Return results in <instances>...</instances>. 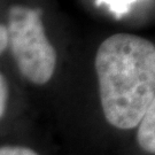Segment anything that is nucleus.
<instances>
[{
  "instance_id": "20e7f679",
  "label": "nucleus",
  "mask_w": 155,
  "mask_h": 155,
  "mask_svg": "<svg viewBox=\"0 0 155 155\" xmlns=\"http://www.w3.org/2000/svg\"><path fill=\"white\" fill-rule=\"evenodd\" d=\"M133 2H136V0H97L95 5H107L109 11L115 15L116 18H121L124 14L130 11Z\"/></svg>"
},
{
  "instance_id": "39448f33",
  "label": "nucleus",
  "mask_w": 155,
  "mask_h": 155,
  "mask_svg": "<svg viewBox=\"0 0 155 155\" xmlns=\"http://www.w3.org/2000/svg\"><path fill=\"white\" fill-rule=\"evenodd\" d=\"M0 155H39L35 150L22 146H2L0 147Z\"/></svg>"
},
{
  "instance_id": "f257e3e1",
  "label": "nucleus",
  "mask_w": 155,
  "mask_h": 155,
  "mask_svg": "<svg viewBox=\"0 0 155 155\" xmlns=\"http://www.w3.org/2000/svg\"><path fill=\"white\" fill-rule=\"evenodd\" d=\"M94 67L105 118L111 127L130 130L138 125L155 101V46L132 33L105 39Z\"/></svg>"
},
{
  "instance_id": "423d86ee",
  "label": "nucleus",
  "mask_w": 155,
  "mask_h": 155,
  "mask_svg": "<svg viewBox=\"0 0 155 155\" xmlns=\"http://www.w3.org/2000/svg\"><path fill=\"white\" fill-rule=\"evenodd\" d=\"M7 100H8V85L4 75L0 72V120L4 117L6 113Z\"/></svg>"
},
{
  "instance_id": "0eeeda50",
  "label": "nucleus",
  "mask_w": 155,
  "mask_h": 155,
  "mask_svg": "<svg viewBox=\"0 0 155 155\" xmlns=\"http://www.w3.org/2000/svg\"><path fill=\"white\" fill-rule=\"evenodd\" d=\"M8 39H7V28L4 24H0V55L8 47Z\"/></svg>"
},
{
  "instance_id": "7ed1b4c3",
  "label": "nucleus",
  "mask_w": 155,
  "mask_h": 155,
  "mask_svg": "<svg viewBox=\"0 0 155 155\" xmlns=\"http://www.w3.org/2000/svg\"><path fill=\"white\" fill-rule=\"evenodd\" d=\"M137 140L140 148L148 154L155 153V101L145 111L138 123Z\"/></svg>"
},
{
  "instance_id": "f03ea898",
  "label": "nucleus",
  "mask_w": 155,
  "mask_h": 155,
  "mask_svg": "<svg viewBox=\"0 0 155 155\" xmlns=\"http://www.w3.org/2000/svg\"><path fill=\"white\" fill-rule=\"evenodd\" d=\"M7 39L20 72L36 85L48 83L58 54L45 32L41 9L14 5L8 13Z\"/></svg>"
}]
</instances>
